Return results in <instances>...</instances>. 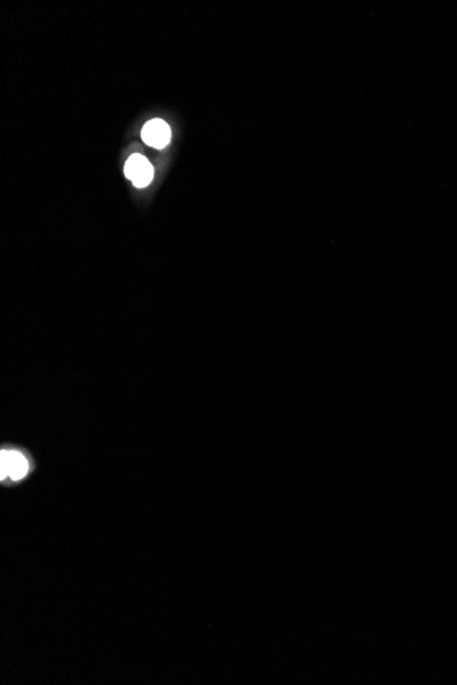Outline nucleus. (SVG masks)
<instances>
[{"label": "nucleus", "instance_id": "3", "mask_svg": "<svg viewBox=\"0 0 457 685\" xmlns=\"http://www.w3.org/2000/svg\"><path fill=\"white\" fill-rule=\"evenodd\" d=\"M170 128L162 119H152L142 129V140L158 149L164 148L170 141Z\"/></svg>", "mask_w": 457, "mask_h": 685}, {"label": "nucleus", "instance_id": "1", "mask_svg": "<svg viewBox=\"0 0 457 685\" xmlns=\"http://www.w3.org/2000/svg\"><path fill=\"white\" fill-rule=\"evenodd\" d=\"M125 176L132 179L136 188H145L154 178V170L149 162L139 154H135L126 160Z\"/></svg>", "mask_w": 457, "mask_h": 685}, {"label": "nucleus", "instance_id": "2", "mask_svg": "<svg viewBox=\"0 0 457 685\" xmlns=\"http://www.w3.org/2000/svg\"><path fill=\"white\" fill-rule=\"evenodd\" d=\"M0 463H1V470H0L1 480H4L7 476L11 480H20L29 470V464L26 458L18 451H1Z\"/></svg>", "mask_w": 457, "mask_h": 685}]
</instances>
